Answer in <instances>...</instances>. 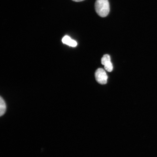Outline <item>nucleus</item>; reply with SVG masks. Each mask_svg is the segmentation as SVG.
Instances as JSON below:
<instances>
[{
  "mask_svg": "<svg viewBox=\"0 0 157 157\" xmlns=\"http://www.w3.org/2000/svg\"><path fill=\"white\" fill-rule=\"evenodd\" d=\"M0 115L2 117L5 113L6 109V105L4 100L1 97L0 98Z\"/></svg>",
  "mask_w": 157,
  "mask_h": 157,
  "instance_id": "nucleus-4",
  "label": "nucleus"
},
{
  "mask_svg": "<svg viewBox=\"0 0 157 157\" xmlns=\"http://www.w3.org/2000/svg\"><path fill=\"white\" fill-rule=\"evenodd\" d=\"M95 77L96 80L100 84H105L107 83L108 76L103 68L98 69L95 72Z\"/></svg>",
  "mask_w": 157,
  "mask_h": 157,
  "instance_id": "nucleus-2",
  "label": "nucleus"
},
{
  "mask_svg": "<svg viewBox=\"0 0 157 157\" xmlns=\"http://www.w3.org/2000/svg\"><path fill=\"white\" fill-rule=\"evenodd\" d=\"M72 1L76 2H80L83 1H84V0H72Z\"/></svg>",
  "mask_w": 157,
  "mask_h": 157,
  "instance_id": "nucleus-7",
  "label": "nucleus"
},
{
  "mask_svg": "<svg viewBox=\"0 0 157 157\" xmlns=\"http://www.w3.org/2000/svg\"><path fill=\"white\" fill-rule=\"evenodd\" d=\"M111 61L110 57L109 55H105L101 59V63L104 65L106 63Z\"/></svg>",
  "mask_w": 157,
  "mask_h": 157,
  "instance_id": "nucleus-6",
  "label": "nucleus"
},
{
  "mask_svg": "<svg viewBox=\"0 0 157 157\" xmlns=\"http://www.w3.org/2000/svg\"><path fill=\"white\" fill-rule=\"evenodd\" d=\"M96 12L99 16L105 17L109 12V4L108 0H96L95 3Z\"/></svg>",
  "mask_w": 157,
  "mask_h": 157,
  "instance_id": "nucleus-1",
  "label": "nucleus"
},
{
  "mask_svg": "<svg viewBox=\"0 0 157 157\" xmlns=\"http://www.w3.org/2000/svg\"><path fill=\"white\" fill-rule=\"evenodd\" d=\"M62 42L63 44H67L68 46L75 47L77 46V43L75 40H72L68 36H65L62 39Z\"/></svg>",
  "mask_w": 157,
  "mask_h": 157,
  "instance_id": "nucleus-3",
  "label": "nucleus"
},
{
  "mask_svg": "<svg viewBox=\"0 0 157 157\" xmlns=\"http://www.w3.org/2000/svg\"><path fill=\"white\" fill-rule=\"evenodd\" d=\"M104 66H105V70H106L107 71L110 72L112 71L113 67L111 61L106 63L104 65Z\"/></svg>",
  "mask_w": 157,
  "mask_h": 157,
  "instance_id": "nucleus-5",
  "label": "nucleus"
}]
</instances>
